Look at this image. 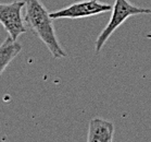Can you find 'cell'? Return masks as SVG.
<instances>
[{
  "label": "cell",
  "mask_w": 151,
  "mask_h": 142,
  "mask_svg": "<svg viewBox=\"0 0 151 142\" xmlns=\"http://www.w3.org/2000/svg\"><path fill=\"white\" fill-rule=\"evenodd\" d=\"M24 22L44 43L55 59L68 56L55 35L52 19L40 0H25Z\"/></svg>",
  "instance_id": "obj_1"
},
{
  "label": "cell",
  "mask_w": 151,
  "mask_h": 142,
  "mask_svg": "<svg viewBox=\"0 0 151 142\" xmlns=\"http://www.w3.org/2000/svg\"><path fill=\"white\" fill-rule=\"evenodd\" d=\"M144 13L149 14V9L137 7V6L131 4L128 0H115L113 8H112V15L109 20V23L101 31V33L96 39V43H95L96 52H99L102 49L104 44L108 42V39L111 37V35L113 34L114 31L117 28H120L128 17Z\"/></svg>",
  "instance_id": "obj_2"
},
{
  "label": "cell",
  "mask_w": 151,
  "mask_h": 142,
  "mask_svg": "<svg viewBox=\"0 0 151 142\" xmlns=\"http://www.w3.org/2000/svg\"><path fill=\"white\" fill-rule=\"evenodd\" d=\"M23 8H25V0L13 1L10 4H0V23L14 41L27 31L24 24V19L22 17Z\"/></svg>",
  "instance_id": "obj_3"
},
{
  "label": "cell",
  "mask_w": 151,
  "mask_h": 142,
  "mask_svg": "<svg viewBox=\"0 0 151 142\" xmlns=\"http://www.w3.org/2000/svg\"><path fill=\"white\" fill-rule=\"evenodd\" d=\"M112 6L101 2L99 0H84L70 4L61 10L50 13L52 20L55 19H82L89 17L100 13H106L112 10Z\"/></svg>",
  "instance_id": "obj_4"
},
{
  "label": "cell",
  "mask_w": 151,
  "mask_h": 142,
  "mask_svg": "<svg viewBox=\"0 0 151 142\" xmlns=\"http://www.w3.org/2000/svg\"><path fill=\"white\" fill-rule=\"evenodd\" d=\"M114 125L103 118H93L89 121L87 142H113Z\"/></svg>",
  "instance_id": "obj_5"
},
{
  "label": "cell",
  "mask_w": 151,
  "mask_h": 142,
  "mask_svg": "<svg viewBox=\"0 0 151 142\" xmlns=\"http://www.w3.org/2000/svg\"><path fill=\"white\" fill-rule=\"evenodd\" d=\"M22 45L9 36L0 45V76L10 63L20 54Z\"/></svg>",
  "instance_id": "obj_6"
},
{
  "label": "cell",
  "mask_w": 151,
  "mask_h": 142,
  "mask_svg": "<svg viewBox=\"0 0 151 142\" xmlns=\"http://www.w3.org/2000/svg\"><path fill=\"white\" fill-rule=\"evenodd\" d=\"M146 37H147V38H151V33H148V34L146 35Z\"/></svg>",
  "instance_id": "obj_7"
},
{
  "label": "cell",
  "mask_w": 151,
  "mask_h": 142,
  "mask_svg": "<svg viewBox=\"0 0 151 142\" xmlns=\"http://www.w3.org/2000/svg\"><path fill=\"white\" fill-rule=\"evenodd\" d=\"M149 14H151V9H149Z\"/></svg>",
  "instance_id": "obj_8"
}]
</instances>
